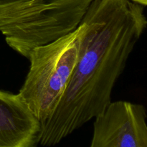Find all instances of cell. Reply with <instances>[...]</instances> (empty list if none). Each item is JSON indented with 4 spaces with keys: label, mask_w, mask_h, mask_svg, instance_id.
I'll return each mask as SVG.
<instances>
[{
    "label": "cell",
    "mask_w": 147,
    "mask_h": 147,
    "mask_svg": "<svg viewBox=\"0 0 147 147\" xmlns=\"http://www.w3.org/2000/svg\"><path fill=\"white\" fill-rule=\"evenodd\" d=\"M78 57L60 105L41 124L39 144L53 146L103 113L146 27L144 6L93 0L80 22Z\"/></svg>",
    "instance_id": "1"
},
{
    "label": "cell",
    "mask_w": 147,
    "mask_h": 147,
    "mask_svg": "<svg viewBox=\"0 0 147 147\" xmlns=\"http://www.w3.org/2000/svg\"><path fill=\"white\" fill-rule=\"evenodd\" d=\"M93 0H0V32L23 57L74 31Z\"/></svg>",
    "instance_id": "2"
},
{
    "label": "cell",
    "mask_w": 147,
    "mask_h": 147,
    "mask_svg": "<svg viewBox=\"0 0 147 147\" xmlns=\"http://www.w3.org/2000/svg\"><path fill=\"white\" fill-rule=\"evenodd\" d=\"M83 30L80 23L74 31L29 54L30 70L18 94L41 124L53 116L70 83Z\"/></svg>",
    "instance_id": "3"
},
{
    "label": "cell",
    "mask_w": 147,
    "mask_h": 147,
    "mask_svg": "<svg viewBox=\"0 0 147 147\" xmlns=\"http://www.w3.org/2000/svg\"><path fill=\"white\" fill-rule=\"evenodd\" d=\"M94 119L90 147H147L146 113L143 105L111 102Z\"/></svg>",
    "instance_id": "4"
},
{
    "label": "cell",
    "mask_w": 147,
    "mask_h": 147,
    "mask_svg": "<svg viewBox=\"0 0 147 147\" xmlns=\"http://www.w3.org/2000/svg\"><path fill=\"white\" fill-rule=\"evenodd\" d=\"M41 123L19 94L0 90V147H37Z\"/></svg>",
    "instance_id": "5"
},
{
    "label": "cell",
    "mask_w": 147,
    "mask_h": 147,
    "mask_svg": "<svg viewBox=\"0 0 147 147\" xmlns=\"http://www.w3.org/2000/svg\"><path fill=\"white\" fill-rule=\"evenodd\" d=\"M131 1L136 3V4H140V5L144 6V7L146 6L147 4V0H131Z\"/></svg>",
    "instance_id": "6"
}]
</instances>
